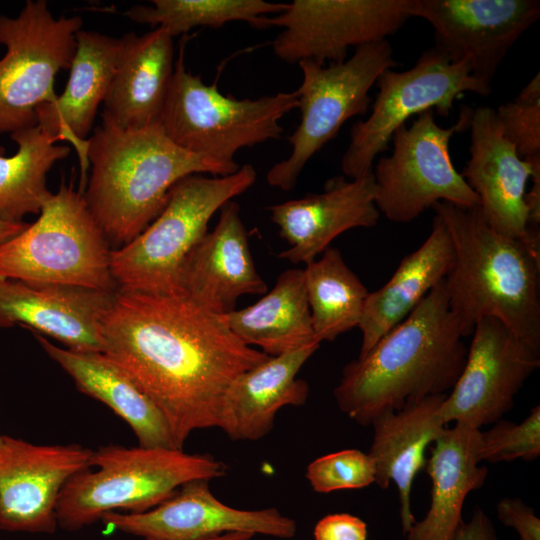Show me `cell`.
Segmentation results:
<instances>
[{
	"label": "cell",
	"instance_id": "8fae6325",
	"mask_svg": "<svg viewBox=\"0 0 540 540\" xmlns=\"http://www.w3.org/2000/svg\"><path fill=\"white\" fill-rule=\"evenodd\" d=\"M82 25L79 16L54 18L44 0L26 1L16 17L0 16V135L37 125V109L58 96L55 77L70 69Z\"/></svg>",
	"mask_w": 540,
	"mask_h": 540
},
{
	"label": "cell",
	"instance_id": "74e56055",
	"mask_svg": "<svg viewBox=\"0 0 540 540\" xmlns=\"http://www.w3.org/2000/svg\"><path fill=\"white\" fill-rule=\"evenodd\" d=\"M453 540H499L490 517L476 507L470 519L458 526Z\"/></svg>",
	"mask_w": 540,
	"mask_h": 540
},
{
	"label": "cell",
	"instance_id": "e0dca14e",
	"mask_svg": "<svg viewBox=\"0 0 540 540\" xmlns=\"http://www.w3.org/2000/svg\"><path fill=\"white\" fill-rule=\"evenodd\" d=\"M93 450L78 444L36 445L3 436L0 445V530L52 534L65 483L90 467Z\"/></svg>",
	"mask_w": 540,
	"mask_h": 540
},
{
	"label": "cell",
	"instance_id": "30bf717a",
	"mask_svg": "<svg viewBox=\"0 0 540 540\" xmlns=\"http://www.w3.org/2000/svg\"><path fill=\"white\" fill-rule=\"evenodd\" d=\"M472 110L462 107L456 123L446 128L438 125L434 110H427L395 131L391 154L380 157L372 169L375 204L387 219L409 223L437 202L479 205L449 151L453 135L469 129Z\"/></svg>",
	"mask_w": 540,
	"mask_h": 540
},
{
	"label": "cell",
	"instance_id": "52a82bcc",
	"mask_svg": "<svg viewBox=\"0 0 540 540\" xmlns=\"http://www.w3.org/2000/svg\"><path fill=\"white\" fill-rule=\"evenodd\" d=\"M109 242L73 181H62L38 219L0 244V278L116 292Z\"/></svg>",
	"mask_w": 540,
	"mask_h": 540
},
{
	"label": "cell",
	"instance_id": "484cf974",
	"mask_svg": "<svg viewBox=\"0 0 540 540\" xmlns=\"http://www.w3.org/2000/svg\"><path fill=\"white\" fill-rule=\"evenodd\" d=\"M479 445L480 429L463 423L444 428L435 439L424 467L431 480L430 506L405 534L407 540H453L467 495L488 476L479 466Z\"/></svg>",
	"mask_w": 540,
	"mask_h": 540
},
{
	"label": "cell",
	"instance_id": "ffe728a7",
	"mask_svg": "<svg viewBox=\"0 0 540 540\" xmlns=\"http://www.w3.org/2000/svg\"><path fill=\"white\" fill-rule=\"evenodd\" d=\"M272 222L289 248L278 257L305 265L322 254L345 231L374 227L380 212L375 204L373 172L350 181L335 177L324 191L267 207Z\"/></svg>",
	"mask_w": 540,
	"mask_h": 540
},
{
	"label": "cell",
	"instance_id": "f546056e",
	"mask_svg": "<svg viewBox=\"0 0 540 540\" xmlns=\"http://www.w3.org/2000/svg\"><path fill=\"white\" fill-rule=\"evenodd\" d=\"M17 152L0 155V220L21 223L29 214H40L52 194L46 176L55 162L70 153L59 146L58 137L44 132L38 125L10 134Z\"/></svg>",
	"mask_w": 540,
	"mask_h": 540
},
{
	"label": "cell",
	"instance_id": "f35d334b",
	"mask_svg": "<svg viewBox=\"0 0 540 540\" xmlns=\"http://www.w3.org/2000/svg\"><path fill=\"white\" fill-rule=\"evenodd\" d=\"M531 188L525 194L528 209L529 225L532 230L539 232L540 223V164L536 165L530 177Z\"/></svg>",
	"mask_w": 540,
	"mask_h": 540
},
{
	"label": "cell",
	"instance_id": "8d00e7d4",
	"mask_svg": "<svg viewBox=\"0 0 540 540\" xmlns=\"http://www.w3.org/2000/svg\"><path fill=\"white\" fill-rule=\"evenodd\" d=\"M314 540H367L366 523L349 513H333L315 525Z\"/></svg>",
	"mask_w": 540,
	"mask_h": 540
},
{
	"label": "cell",
	"instance_id": "5bb4252c",
	"mask_svg": "<svg viewBox=\"0 0 540 540\" xmlns=\"http://www.w3.org/2000/svg\"><path fill=\"white\" fill-rule=\"evenodd\" d=\"M471 335L465 365L439 415L445 425L480 429L513 408L515 396L540 366V351L493 317L480 319Z\"/></svg>",
	"mask_w": 540,
	"mask_h": 540
},
{
	"label": "cell",
	"instance_id": "6da1fadb",
	"mask_svg": "<svg viewBox=\"0 0 540 540\" xmlns=\"http://www.w3.org/2000/svg\"><path fill=\"white\" fill-rule=\"evenodd\" d=\"M103 353L151 398L175 447L219 426L232 381L269 355L244 344L224 316L182 295L117 290L101 324Z\"/></svg>",
	"mask_w": 540,
	"mask_h": 540
},
{
	"label": "cell",
	"instance_id": "9a60e30c",
	"mask_svg": "<svg viewBox=\"0 0 540 540\" xmlns=\"http://www.w3.org/2000/svg\"><path fill=\"white\" fill-rule=\"evenodd\" d=\"M412 17L434 30L450 62L467 60L473 77L491 81L514 43L540 17L538 0H410Z\"/></svg>",
	"mask_w": 540,
	"mask_h": 540
},
{
	"label": "cell",
	"instance_id": "ac0fdd59",
	"mask_svg": "<svg viewBox=\"0 0 540 540\" xmlns=\"http://www.w3.org/2000/svg\"><path fill=\"white\" fill-rule=\"evenodd\" d=\"M119 531L159 540H201L226 533H247L289 539L296 521L276 508L242 510L218 500L209 481L182 485L169 499L142 513L112 511L101 517Z\"/></svg>",
	"mask_w": 540,
	"mask_h": 540
},
{
	"label": "cell",
	"instance_id": "7c38bea8",
	"mask_svg": "<svg viewBox=\"0 0 540 540\" xmlns=\"http://www.w3.org/2000/svg\"><path fill=\"white\" fill-rule=\"evenodd\" d=\"M375 85L378 93L371 113L351 127L342 157V171L350 179L372 172L376 157L410 117L434 109L447 117L465 93L488 96L492 91L490 84L473 77L467 60L452 63L435 47L423 52L408 70H386Z\"/></svg>",
	"mask_w": 540,
	"mask_h": 540
},
{
	"label": "cell",
	"instance_id": "d4e9b609",
	"mask_svg": "<svg viewBox=\"0 0 540 540\" xmlns=\"http://www.w3.org/2000/svg\"><path fill=\"white\" fill-rule=\"evenodd\" d=\"M120 39L121 52L103 113L127 129L160 123L175 67L173 37L156 27Z\"/></svg>",
	"mask_w": 540,
	"mask_h": 540
},
{
	"label": "cell",
	"instance_id": "f1b7e54d",
	"mask_svg": "<svg viewBox=\"0 0 540 540\" xmlns=\"http://www.w3.org/2000/svg\"><path fill=\"white\" fill-rule=\"evenodd\" d=\"M223 316L244 344L258 346L269 356L319 343L313 331L303 269L283 271L274 287L256 303Z\"/></svg>",
	"mask_w": 540,
	"mask_h": 540
},
{
	"label": "cell",
	"instance_id": "d6a6232c",
	"mask_svg": "<svg viewBox=\"0 0 540 540\" xmlns=\"http://www.w3.org/2000/svg\"><path fill=\"white\" fill-rule=\"evenodd\" d=\"M540 455V406H534L521 422L498 420L480 431L479 460L489 463L532 461Z\"/></svg>",
	"mask_w": 540,
	"mask_h": 540
},
{
	"label": "cell",
	"instance_id": "ba28073f",
	"mask_svg": "<svg viewBox=\"0 0 540 540\" xmlns=\"http://www.w3.org/2000/svg\"><path fill=\"white\" fill-rule=\"evenodd\" d=\"M298 107L296 91L257 99L223 95L216 83L202 81L184 63V42L175 63L160 118L166 136L179 147L223 163L235 164L246 147L281 137L280 120Z\"/></svg>",
	"mask_w": 540,
	"mask_h": 540
},
{
	"label": "cell",
	"instance_id": "cb8c5ba5",
	"mask_svg": "<svg viewBox=\"0 0 540 540\" xmlns=\"http://www.w3.org/2000/svg\"><path fill=\"white\" fill-rule=\"evenodd\" d=\"M446 394L425 397L396 411L374 418L369 451L375 481L381 489L393 482L398 490L400 519L406 534L416 521L411 510V489L416 475L426 465V449L445 428L439 409Z\"/></svg>",
	"mask_w": 540,
	"mask_h": 540
},
{
	"label": "cell",
	"instance_id": "d590c367",
	"mask_svg": "<svg viewBox=\"0 0 540 540\" xmlns=\"http://www.w3.org/2000/svg\"><path fill=\"white\" fill-rule=\"evenodd\" d=\"M496 511L499 521L515 529L520 540H540V519L521 498H502Z\"/></svg>",
	"mask_w": 540,
	"mask_h": 540
},
{
	"label": "cell",
	"instance_id": "ab89813d",
	"mask_svg": "<svg viewBox=\"0 0 540 540\" xmlns=\"http://www.w3.org/2000/svg\"><path fill=\"white\" fill-rule=\"evenodd\" d=\"M28 226V223H10L0 220V244L16 236Z\"/></svg>",
	"mask_w": 540,
	"mask_h": 540
},
{
	"label": "cell",
	"instance_id": "7a4b0ae2",
	"mask_svg": "<svg viewBox=\"0 0 540 540\" xmlns=\"http://www.w3.org/2000/svg\"><path fill=\"white\" fill-rule=\"evenodd\" d=\"M463 338L443 280L365 355L343 368L333 391L339 409L368 426L384 412L447 394L465 365Z\"/></svg>",
	"mask_w": 540,
	"mask_h": 540
},
{
	"label": "cell",
	"instance_id": "4dcf8cb0",
	"mask_svg": "<svg viewBox=\"0 0 540 540\" xmlns=\"http://www.w3.org/2000/svg\"><path fill=\"white\" fill-rule=\"evenodd\" d=\"M303 270L316 341H333L358 327L369 292L341 252L330 246Z\"/></svg>",
	"mask_w": 540,
	"mask_h": 540
},
{
	"label": "cell",
	"instance_id": "1f68e13d",
	"mask_svg": "<svg viewBox=\"0 0 540 540\" xmlns=\"http://www.w3.org/2000/svg\"><path fill=\"white\" fill-rule=\"evenodd\" d=\"M153 6L135 5L125 12L131 21L160 27L174 38L195 27L218 29L230 22L265 28L269 14L282 12L287 3L263 0H153Z\"/></svg>",
	"mask_w": 540,
	"mask_h": 540
},
{
	"label": "cell",
	"instance_id": "4316f807",
	"mask_svg": "<svg viewBox=\"0 0 540 540\" xmlns=\"http://www.w3.org/2000/svg\"><path fill=\"white\" fill-rule=\"evenodd\" d=\"M36 339L82 393L107 405L130 426L140 446L177 449L163 413L110 357L60 348L38 333Z\"/></svg>",
	"mask_w": 540,
	"mask_h": 540
},
{
	"label": "cell",
	"instance_id": "e575fe53",
	"mask_svg": "<svg viewBox=\"0 0 540 540\" xmlns=\"http://www.w3.org/2000/svg\"><path fill=\"white\" fill-rule=\"evenodd\" d=\"M306 478L318 493L361 489L375 481V467L368 453L345 449L313 460L306 469Z\"/></svg>",
	"mask_w": 540,
	"mask_h": 540
},
{
	"label": "cell",
	"instance_id": "d6986e66",
	"mask_svg": "<svg viewBox=\"0 0 540 540\" xmlns=\"http://www.w3.org/2000/svg\"><path fill=\"white\" fill-rule=\"evenodd\" d=\"M115 293L0 278V327L27 326L68 349L103 353L101 324Z\"/></svg>",
	"mask_w": 540,
	"mask_h": 540
},
{
	"label": "cell",
	"instance_id": "3957f363",
	"mask_svg": "<svg viewBox=\"0 0 540 540\" xmlns=\"http://www.w3.org/2000/svg\"><path fill=\"white\" fill-rule=\"evenodd\" d=\"M87 158L91 176L83 192L86 204L108 242L121 246L160 214L181 179L204 173L226 176L240 168L179 147L160 123L127 129L103 112L88 139Z\"/></svg>",
	"mask_w": 540,
	"mask_h": 540
},
{
	"label": "cell",
	"instance_id": "603a6c76",
	"mask_svg": "<svg viewBox=\"0 0 540 540\" xmlns=\"http://www.w3.org/2000/svg\"><path fill=\"white\" fill-rule=\"evenodd\" d=\"M319 346L312 343L269 356L238 375L225 393L218 428L231 440L256 441L265 437L281 408L301 406L307 401L309 385L297 374Z\"/></svg>",
	"mask_w": 540,
	"mask_h": 540
},
{
	"label": "cell",
	"instance_id": "83f0119b",
	"mask_svg": "<svg viewBox=\"0 0 540 540\" xmlns=\"http://www.w3.org/2000/svg\"><path fill=\"white\" fill-rule=\"evenodd\" d=\"M453 261L449 232L435 215L424 243L401 260L381 288L369 292L358 324L362 333L358 357L365 355L383 335L404 320L446 278Z\"/></svg>",
	"mask_w": 540,
	"mask_h": 540
},
{
	"label": "cell",
	"instance_id": "4fadbf2b",
	"mask_svg": "<svg viewBox=\"0 0 540 540\" xmlns=\"http://www.w3.org/2000/svg\"><path fill=\"white\" fill-rule=\"evenodd\" d=\"M411 17L410 0H294L264 27L282 28L272 42L282 61L325 65L346 60L350 47L387 39Z\"/></svg>",
	"mask_w": 540,
	"mask_h": 540
},
{
	"label": "cell",
	"instance_id": "8992f818",
	"mask_svg": "<svg viewBox=\"0 0 540 540\" xmlns=\"http://www.w3.org/2000/svg\"><path fill=\"white\" fill-rule=\"evenodd\" d=\"M256 179L254 167L245 164L230 175L194 174L178 181L160 214L136 238L111 251L118 290L180 295L184 263L208 232L212 216Z\"/></svg>",
	"mask_w": 540,
	"mask_h": 540
},
{
	"label": "cell",
	"instance_id": "9c48e42d",
	"mask_svg": "<svg viewBox=\"0 0 540 540\" xmlns=\"http://www.w3.org/2000/svg\"><path fill=\"white\" fill-rule=\"evenodd\" d=\"M302 82L296 90L300 122L288 137L289 156L273 165L267 183L292 190L307 162L336 137L349 119L367 113L370 89L379 76L397 63L388 39L355 48L349 58L328 66L304 60L298 63Z\"/></svg>",
	"mask_w": 540,
	"mask_h": 540
},
{
	"label": "cell",
	"instance_id": "277c9868",
	"mask_svg": "<svg viewBox=\"0 0 540 540\" xmlns=\"http://www.w3.org/2000/svg\"><path fill=\"white\" fill-rule=\"evenodd\" d=\"M431 208L452 241L454 261L444 283L463 336L493 317L540 351V252L494 231L478 206L437 202Z\"/></svg>",
	"mask_w": 540,
	"mask_h": 540
},
{
	"label": "cell",
	"instance_id": "5b68a950",
	"mask_svg": "<svg viewBox=\"0 0 540 540\" xmlns=\"http://www.w3.org/2000/svg\"><path fill=\"white\" fill-rule=\"evenodd\" d=\"M90 468L63 486L56 507L58 526L79 530L108 512H146L169 499L182 485L217 479L227 472L210 454L183 449L108 445L93 450Z\"/></svg>",
	"mask_w": 540,
	"mask_h": 540
},
{
	"label": "cell",
	"instance_id": "60d3db41",
	"mask_svg": "<svg viewBox=\"0 0 540 540\" xmlns=\"http://www.w3.org/2000/svg\"><path fill=\"white\" fill-rule=\"evenodd\" d=\"M253 536L247 533H226L201 540H250ZM143 540H159L152 538H143Z\"/></svg>",
	"mask_w": 540,
	"mask_h": 540
},
{
	"label": "cell",
	"instance_id": "b9f144b4",
	"mask_svg": "<svg viewBox=\"0 0 540 540\" xmlns=\"http://www.w3.org/2000/svg\"><path fill=\"white\" fill-rule=\"evenodd\" d=\"M2 440H3V436L0 435V445L2 443Z\"/></svg>",
	"mask_w": 540,
	"mask_h": 540
},
{
	"label": "cell",
	"instance_id": "7402d4cb",
	"mask_svg": "<svg viewBox=\"0 0 540 540\" xmlns=\"http://www.w3.org/2000/svg\"><path fill=\"white\" fill-rule=\"evenodd\" d=\"M121 39L80 30L70 76L63 93L36 111L37 125L46 133L68 141L76 149L81 170L80 191L89 168L88 139L98 108L104 102L118 64Z\"/></svg>",
	"mask_w": 540,
	"mask_h": 540
},
{
	"label": "cell",
	"instance_id": "2e32d148",
	"mask_svg": "<svg viewBox=\"0 0 540 540\" xmlns=\"http://www.w3.org/2000/svg\"><path fill=\"white\" fill-rule=\"evenodd\" d=\"M469 160L461 172L479 200L486 223L497 233L540 252V233L529 225L526 186L540 156L523 159L503 134L495 109L473 108Z\"/></svg>",
	"mask_w": 540,
	"mask_h": 540
},
{
	"label": "cell",
	"instance_id": "836d02e7",
	"mask_svg": "<svg viewBox=\"0 0 540 540\" xmlns=\"http://www.w3.org/2000/svg\"><path fill=\"white\" fill-rule=\"evenodd\" d=\"M504 136L519 156H540V75L537 73L511 101L495 109Z\"/></svg>",
	"mask_w": 540,
	"mask_h": 540
},
{
	"label": "cell",
	"instance_id": "44dd1931",
	"mask_svg": "<svg viewBox=\"0 0 540 540\" xmlns=\"http://www.w3.org/2000/svg\"><path fill=\"white\" fill-rule=\"evenodd\" d=\"M215 228L207 232L187 257L180 295L218 315L236 309L243 295H264L268 287L258 273L240 206L226 202Z\"/></svg>",
	"mask_w": 540,
	"mask_h": 540
}]
</instances>
